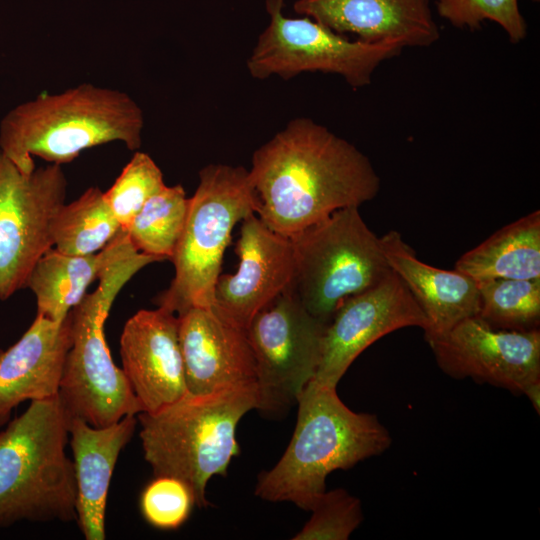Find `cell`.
<instances>
[{
  "label": "cell",
  "mask_w": 540,
  "mask_h": 540,
  "mask_svg": "<svg viewBox=\"0 0 540 540\" xmlns=\"http://www.w3.org/2000/svg\"><path fill=\"white\" fill-rule=\"evenodd\" d=\"M120 230L104 192L90 187L76 200L64 203L56 213L52 224L53 247L65 254H95Z\"/></svg>",
  "instance_id": "603a6c76"
},
{
  "label": "cell",
  "mask_w": 540,
  "mask_h": 540,
  "mask_svg": "<svg viewBox=\"0 0 540 540\" xmlns=\"http://www.w3.org/2000/svg\"><path fill=\"white\" fill-rule=\"evenodd\" d=\"M437 13L451 25L471 31L489 20L498 24L513 44L527 35L518 0H435Z\"/></svg>",
  "instance_id": "4316f807"
},
{
  "label": "cell",
  "mask_w": 540,
  "mask_h": 540,
  "mask_svg": "<svg viewBox=\"0 0 540 540\" xmlns=\"http://www.w3.org/2000/svg\"><path fill=\"white\" fill-rule=\"evenodd\" d=\"M120 356L142 412H155L188 393L176 314L162 307L137 311L123 327Z\"/></svg>",
  "instance_id": "9a60e30c"
},
{
  "label": "cell",
  "mask_w": 540,
  "mask_h": 540,
  "mask_svg": "<svg viewBox=\"0 0 540 540\" xmlns=\"http://www.w3.org/2000/svg\"><path fill=\"white\" fill-rule=\"evenodd\" d=\"M261 221L292 238L346 207L376 197L380 178L355 145L306 117L256 149L249 170Z\"/></svg>",
  "instance_id": "6da1fadb"
},
{
  "label": "cell",
  "mask_w": 540,
  "mask_h": 540,
  "mask_svg": "<svg viewBox=\"0 0 540 540\" xmlns=\"http://www.w3.org/2000/svg\"><path fill=\"white\" fill-rule=\"evenodd\" d=\"M426 342L439 368L452 378L518 394L540 380V329H496L474 316Z\"/></svg>",
  "instance_id": "7c38bea8"
},
{
  "label": "cell",
  "mask_w": 540,
  "mask_h": 540,
  "mask_svg": "<svg viewBox=\"0 0 540 540\" xmlns=\"http://www.w3.org/2000/svg\"><path fill=\"white\" fill-rule=\"evenodd\" d=\"M428 321L402 279L392 270L374 287L343 302L327 324L319 366L311 381L337 387L354 360L381 337Z\"/></svg>",
  "instance_id": "4fadbf2b"
},
{
  "label": "cell",
  "mask_w": 540,
  "mask_h": 540,
  "mask_svg": "<svg viewBox=\"0 0 540 540\" xmlns=\"http://www.w3.org/2000/svg\"><path fill=\"white\" fill-rule=\"evenodd\" d=\"M258 403L256 383L203 395L187 393L155 412H140L144 458L154 476H171L192 490L195 505L206 507L211 477L225 475L239 455L236 427Z\"/></svg>",
  "instance_id": "277c9868"
},
{
  "label": "cell",
  "mask_w": 540,
  "mask_h": 540,
  "mask_svg": "<svg viewBox=\"0 0 540 540\" xmlns=\"http://www.w3.org/2000/svg\"><path fill=\"white\" fill-rule=\"evenodd\" d=\"M68 419L57 395L33 400L0 431V528L76 521Z\"/></svg>",
  "instance_id": "5b68a950"
},
{
  "label": "cell",
  "mask_w": 540,
  "mask_h": 540,
  "mask_svg": "<svg viewBox=\"0 0 540 540\" xmlns=\"http://www.w3.org/2000/svg\"><path fill=\"white\" fill-rule=\"evenodd\" d=\"M165 186L163 173L150 155L134 151L112 186L104 192L122 231L128 229L143 205Z\"/></svg>",
  "instance_id": "484cf974"
},
{
  "label": "cell",
  "mask_w": 540,
  "mask_h": 540,
  "mask_svg": "<svg viewBox=\"0 0 540 540\" xmlns=\"http://www.w3.org/2000/svg\"><path fill=\"white\" fill-rule=\"evenodd\" d=\"M159 261L129 242L101 273L95 291L70 311L73 341L57 393L67 419L103 427L142 412L124 372L112 360L104 324L122 287L139 270Z\"/></svg>",
  "instance_id": "8992f818"
},
{
  "label": "cell",
  "mask_w": 540,
  "mask_h": 540,
  "mask_svg": "<svg viewBox=\"0 0 540 540\" xmlns=\"http://www.w3.org/2000/svg\"><path fill=\"white\" fill-rule=\"evenodd\" d=\"M128 243L126 232L120 230L95 254L72 255L50 248L35 263L25 283L36 298V315L62 322Z\"/></svg>",
  "instance_id": "44dd1931"
},
{
  "label": "cell",
  "mask_w": 540,
  "mask_h": 540,
  "mask_svg": "<svg viewBox=\"0 0 540 540\" xmlns=\"http://www.w3.org/2000/svg\"><path fill=\"white\" fill-rule=\"evenodd\" d=\"M66 189L62 165L25 174L0 150V300L24 288L35 263L53 247L52 224Z\"/></svg>",
  "instance_id": "8fae6325"
},
{
  "label": "cell",
  "mask_w": 540,
  "mask_h": 540,
  "mask_svg": "<svg viewBox=\"0 0 540 540\" xmlns=\"http://www.w3.org/2000/svg\"><path fill=\"white\" fill-rule=\"evenodd\" d=\"M241 222L238 269L219 276L212 307L246 329L260 309L292 285L295 264L290 238L271 230L255 213Z\"/></svg>",
  "instance_id": "5bb4252c"
},
{
  "label": "cell",
  "mask_w": 540,
  "mask_h": 540,
  "mask_svg": "<svg viewBox=\"0 0 540 540\" xmlns=\"http://www.w3.org/2000/svg\"><path fill=\"white\" fill-rule=\"evenodd\" d=\"M177 317L189 394L256 383L246 329L225 319L213 307H193Z\"/></svg>",
  "instance_id": "2e32d148"
},
{
  "label": "cell",
  "mask_w": 540,
  "mask_h": 540,
  "mask_svg": "<svg viewBox=\"0 0 540 540\" xmlns=\"http://www.w3.org/2000/svg\"><path fill=\"white\" fill-rule=\"evenodd\" d=\"M297 404L291 441L277 464L260 473L255 495L311 511L325 493L331 472L382 454L392 438L376 415L346 406L334 386L310 380Z\"/></svg>",
  "instance_id": "3957f363"
},
{
  "label": "cell",
  "mask_w": 540,
  "mask_h": 540,
  "mask_svg": "<svg viewBox=\"0 0 540 540\" xmlns=\"http://www.w3.org/2000/svg\"><path fill=\"white\" fill-rule=\"evenodd\" d=\"M137 415L92 426L82 419H68L69 444L77 486L76 522L86 540H104L107 497L118 457L131 440Z\"/></svg>",
  "instance_id": "d6986e66"
},
{
  "label": "cell",
  "mask_w": 540,
  "mask_h": 540,
  "mask_svg": "<svg viewBox=\"0 0 540 540\" xmlns=\"http://www.w3.org/2000/svg\"><path fill=\"white\" fill-rule=\"evenodd\" d=\"M327 325L313 317L289 286L260 309L246 328L258 403L266 413L288 409L314 377Z\"/></svg>",
  "instance_id": "30bf717a"
},
{
  "label": "cell",
  "mask_w": 540,
  "mask_h": 540,
  "mask_svg": "<svg viewBox=\"0 0 540 540\" xmlns=\"http://www.w3.org/2000/svg\"><path fill=\"white\" fill-rule=\"evenodd\" d=\"M143 128V111L127 93L82 83L42 93L8 111L0 122V150L29 174L36 168L33 156L63 165L84 150L115 141L139 150Z\"/></svg>",
  "instance_id": "7a4b0ae2"
},
{
  "label": "cell",
  "mask_w": 540,
  "mask_h": 540,
  "mask_svg": "<svg viewBox=\"0 0 540 540\" xmlns=\"http://www.w3.org/2000/svg\"><path fill=\"white\" fill-rule=\"evenodd\" d=\"M523 394L531 402L534 410L539 414L540 413V380L534 381L529 384Z\"/></svg>",
  "instance_id": "f546056e"
},
{
  "label": "cell",
  "mask_w": 540,
  "mask_h": 540,
  "mask_svg": "<svg viewBox=\"0 0 540 540\" xmlns=\"http://www.w3.org/2000/svg\"><path fill=\"white\" fill-rule=\"evenodd\" d=\"M257 208L249 170L228 164L203 167L171 258L175 274L157 296L158 307L176 315L193 307H212L232 230L243 218L256 214Z\"/></svg>",
  "instance_id": "52a82bcc"
},
{
  "label": "cell",
  "mask_w": 540,
  "mask_h": 540,
  "mask_svg": "<svg viewBox=\"0 0 540 540\" xmlns=\"http://www.w3.org/2000/svg\"><path fill=\"white\" fill-rule=\"evenodd\" d=\"M534 1H539V0H534Z\"/></svg>",
  "instance_id": "4dcf8cb0"
},
{
  "label": "cell",
  "mask_w": 540,
  "mask_h": 540,
  "mask_svg": "<svg viewBox=\"0 0 540 540\" xmlns=\"http://www.w3.org/2000/svg\"><path fill=\"white\" fill-rule=\"evenodd\" d=\"M294 10L366 43L428 47L440 38L429 0H296Z\"/></svg>",
  "instance_id": "e0dca14e"
},
{
  "label": "cell",
  "mask_w": 540,
  "mask_h": 540,
  "mask_svg": "<svg viewBox=\"0 0 540 540\" xmlns=\"http://www.w3.org/2000/svg\"><path fill=\"white\" fill-rule=\"evenodd\" d=\"M290 239L293 289L306 310L325 325L343 302L392 271L380 237L367 226L359 207L338 209Z\"/></svg>",
  "instance_id": "ba28073f"
},
{
  "label": "cell",
  "mask_w": 540,
  "mask_h": 540,
  "mask_svg": "<svg viewBox=\"0 0 540 540\" xmlns=\"http://www.w3.org/2000/svg\"><path fill=\"white\" fill-rule=\"evenodd\" d=\"M284 0H266L269 23L247 59L250 75L259 80L291 79L305 72L337 74L352 88L371 83L378 66L399 55L396 43L349 39L320 22L283 14Z\"/></svg>",
  "instance_id": "9c48e42d"
},
{
  "label": "cell",
  "mask_w": 540,
  "mask_h": 540,
  "mask_svg": "<svg viewBox=\"0 0 540 540\" xmlns=\"http://www.w3.org/2000/svg\"><path fill=\"white\" fill-rule=\"evenodd\" d=\"M380 239L388 265L405 283L427 318L425 340L477 316L480 301L476 280L456 269L444 270L419 260L396 230H390Z\"/></svg>",
  "instance_id": "ffe728a7"
},
{
  "label": "cell",
  "mask_w": 540,
  "mask_h": 540,
  "mask_svg": "<svg viewBox=\"0 0 540 540\" xmlns=\"http://www.w3.org/2000/svg\"><path fill=\"white\" fill-rule=\"evenodd\" d=\"M294 540H347L363 520L361 501L343 488L325 493Z\"/></svg>",
  "instance_id": "83f0119b"
},
{
  "label": "cell",
  "mask_w": 540,
  "mask_h": 540,
  "mask_svg": "<svg viewBox=\"0 0 540 540\" xmlns=\"http://www.w3.org/2000/svg\"><path fill=\"white\" fill-rule=\"evenodd\" d=\"M194 505L190 487L171 476H155L140 497V509L145 520L164 530L180 527L190 516Z\"/></svg>",
  "instance_id": "f1b7e54d"
},
{
  "label": "cell",
  "mask_w": 540,
  "mask_h": 540,
  "mask_svg": "<svg viewBox=\"0 0 540 540\" xmlns=\"http://www.w3.org/2000/svg\"><path fill=\"white\" fill-rule=\"evenodd\" d=\"M189 198L182 185L165 186L137 213L126 232L133 247L146 255L171 260L182 234Z\"/></svg>",
  "instance_id": "cb8c5ba5"
},
{
  "label": "cell",
  "mask_w": 540,
  "mask_h": 540,
  "mask_svg": "<svg viewBox=\"0 0 540 540\" xmlns=\"http://www.w3.org/2000/svg\"><path fill=\"white\" fill-rule=\"evenodd\" d=\"M455 269L474 280L540 278V211L494 232L465 252L455 262Z\"/></svg>",
  "instance_id": "7402d4cb"
},
{
  "label": "cell",
  "mask_w": 540,
  "mask_h": 540,
  "mask_svg": "<svg viewBox=\"0 0 540 540\" xmlns=\"http://www.w3.org/2000/svg\"><path fill=\"white\" fill-rule=\"evenodd\" d=\"M72 341L70 313L62 322L36 315L17 342L0 349V428L22 402L57 395Z\"/></svg>",
  "instance_id": "ac0fdd59"
},
{
  "label": "cell",
  "mask_w": 540,
  "mask_h": 540,
  "mask_svg": "<svg viewBox=\"0 0 540 540\" xmlns=\"http://www.w3.org/2000/svg\"><path fill=\"white\" fill-rule=\"evenodd\" d=\"M479 292L477 317L489 326L530 331L540 326V278L476 280Z\"/></svg>",
  "instance_id": "d4e9b609"
}]
</instances>
